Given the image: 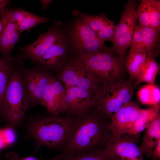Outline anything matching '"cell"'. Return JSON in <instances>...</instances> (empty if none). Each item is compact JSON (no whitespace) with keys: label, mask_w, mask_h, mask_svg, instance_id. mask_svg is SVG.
Wrapping results in <instances>:
<instances>
[{"label":"cell","mask_w":160,"mask_h":160,"mask_svg":"<svg viewBox=\"0 0 160 160\" xmlns=\"http://www.w3.org/2000/svg\"><path fill=\"white\" fill-rule=\"evenodd\" d=\"M76 117L72 137L58 157L74 156L103 148L112 136L111 120L95 109Z\"/></svg>","instance_id":"cell-1"},{"label":"cell","mask_w":160,"mask_h":160,"mask_svg":"<svg viewBox=\"0 0 160 160\" xmlns=\"http://www.w3.org/2000/svg\"><path fill=\"white\" fill-rule=\"evenodd\" d=\"M76 122V117L69 115L38 117L27 125L26 137L34 140L36 151L43 146L62 150L70 140Z\"/></svg>","instance_id":"cell-2"},{"label":"cell","mask_w":160,"mask_h":160,"mask_svg":"<svg viewBox=\"0 0 160 160\" xmlns=\"http://www.w3.org/2000/svg\"><path fill=\"white\" fill-rule=\"evenodd\" d=\"M76 57L95 78L106 84L121 79L125 66L123 60L115 56L109 49Z\"/></svg>","instance_id":"cell-3"},{"label":"cell","mask_w":160,"mask_h":160,"mask_svg":"<svg viewBox=\"0 0 160 160\" xmlns=\"http://www.w3.org/2000/svg\"><path fill=\"white\" fill-rule=\"evenodd\" d=\"M15 68L10 76L4 93L2 113L12 126L21 122L28 106V98L25 85L17 69Z\"/></svg>","instance_id":"cell-4"},{"label":"cell","mask_w":160,"mask_h":160,"mask_svg":"<svg viewBox=\"0 0 160 160\" xmlns=\"http://www.w3.org/2000/svg\"><path fill=\"white\" fill-rule=\"evenodd\" d=\"M131 81L119 79L106 84L96 101L95 108L111 120L112 116L133 95Z\"/></svg>","instance_id":"cell-5"},{"label":"cell","mask_w":160,"mask_h":160,"mask_svg":"<svg viewBox=\"0 0 160 160\" xmlns=\"http://www.w3.org/2000/svg\"><path fill=\"white\" fill-rule=\"evenodd\" d=\"M60 70L58 79L65 84L87 91L97 99L106 84L94 77L77 57L68 60Z\"/></svg>","instance_id":"cell-6"},{"label":"cell","mask_w":160,"mask_h":160,"mask_svg":"<svg viewBox=\"0 0 160 160\" xmlns=\"http://www.w3.org/2000/svg\"><path fill=\"white\" fill-rule=\"evenodd\" d=\"M137 4L134 0L128 1L121 14L119 22L116 25L113 43L109 49L116 52L123 60L125 53L129 47L137 19L136 12Z\"/></svg>","instance_id":"cell-7"},{"label":"cell","mask_w":160,"mask_h":160,"mask_svg":"<svg viewBox=\"0 0 160 160\" xmlns=\"http://www.w3.org/2000/svg\"><path fill=\"white\" fill-rule=\"evenodd\" d=\"M69 36L68 40L77 55L92 54L108 49L95 32L81 19L74 23Z\"/></svg>","instance_id":"cell-8"},{"label":"cell","mask_w":160,"mask_h":160,"mask_svg":"<svg viewBox=\"0 0 160 160\" xmlns=\"http://www.w3.org/2000/svg\"><path fill=\"white\" fill-rule=\"evenodd\" d=\"M138 135L125 134L118 138L111 136L103 151L112 160H145L137 144Z\"/></svg>","instance_id":"cell-9"},{"label":"cell","mask_w":160,"mask_h":160,"mask_svg":"<svg viewBox=\"0 0 160 160\" xmlns=\"http://www.w3.org/2000/svg\"><path fill=\"white\" fill-rule=\"evenodd\" d=\"M61 23L55 21L52 26L28 45L19 48L23 57L37 63L45 52L60 39L65 37Z\"/></svg>","instance_id":"cell-10"},{"label":"cell","mask_w":160,"mask_h":160,"mask_svg":"<svg viewBox=\"0 0 160 160\" xmlns=\"http://www.w3.org/2000/svg\"><path fill=\"white\" fill-rule=\"evenodd\" d=\"M65 109L67 115L77 117L95 108L96 98L78 87L65 84Z\"/></svg>","instance_id":"cell-11"},{"label":"cell","mask_w":160,"mask_h":160,"mask_svg":"<svg viewBox=\"0 0 160 160\" xmlns=\"http://www.w3.org/2000/svg\"><path fill=\"white\" fill-rule=\"evenodd\" d=\"M142 109L131 101L124 104L111 118L112 137L118 138L128 134L139 117Z\"/></svg>","instance_id":"cell-12"},{"label":"cell","mask_w":160,"mask_h":160,"mask_svg":"<svg viewBox=\"0 0 160 160\" xmlns=\"http://www.w3.org/2000/svg\"><path fill=\"white\" fill-rule=\"evenodd\" d=\"M46 70L40 67L22 69L28 99L39 104L46 89L53 78Z\"/></svg>","instance_id":"cell-13"},{"label":"cell","mask_w":160,"mask_h":160,"mask_svg":"<svg viewBox=\"0 0 160 160\" xmlns=\"http://www.w3.org/2000/svg\"><path fill=\"white\" fill-rule=\"evenodd\" d=\"M65 88L58 80L54 77L47 86L40 104L45 107L51 115H59L65 109Z\"/></svg>","instance_id":"cell-14"},{"label":"cell","mask_w":160,"mask_h":160,"mask_svg":"<svg viewBox=\"0 0 160 160\" xmlns=\"http://www.w3.org/2000/svg\"><path fill=\"white\" fill-rule=\"evenodd\" d=\"M73 13L95 31L101 41L113 43L116 26L113 20L108 19L103 13L96 16L89 15L78 10L74 11Z\"/></svg>","instance_id":"cell-15"},{"label":"cell","mask_w":160,"mask_h":160,"mask_svg":"<svg viewBox=\"0 0 160 160\" xmlns=\"http://www.w3.org/2000/svg\"><path fill=\"white\" fill-rule=\"evenodd\" d=\"M0 17L2 26L0 34V54L3 57L8 58L19 41L21 33L17 23L8 16L4 10L0 12Z\"/></svg>","instance_id":"cell-16"},{"label":"cell","mask_w":160,"mask_h":160,"mask_svg":"<svg viewBox=\"0 0 160 160\" xmlns=\"http://www.w3.org/2000/svg\"><path fill=\"white\" fill-rule=\"evenodd\" d=\"M69 41L65 37L59 39L45 52L37 63L47 69L60 70L68 60Z\"/></svg>","instance_id":"cell-17"},{"label":"cell","mask_w":160,"mask_h":160,"mask_svg":"<svg viewBox=\"0 0 160 160\" xmlns=\"http://www.w3.org/2000/svg\"><path fill=\"white\" fill-rule=\"evenodd\" d=\"M139 146L143 155L151 156L152 151L158 140L160 139V116L159 115L146 128Z\"/></svg>","instance_id":"cell-18"},{"label":"cell","mask_w":160,"mask_h":160,"mask_svg":"<svg viewBox=\"0 0 160 160\" xmlns=\"http://www.w3.org/2000/svg\"><path fill=\"white\" fill-rule=\"evenodd\" d=\"M22 60L20 56L16 57H1L0 54V113H1L4 91L14 68Z\"/></svg>","instance_id":"cell-19"},{"label":"cell","mask_w":160,"mask_h":160,"mask_svg":"<svg viewBox=\"0 0 160 160\" xmlns=\"http://www.w3.org/2000/svg\"><path fill=\"white\" fill-rule=\"evenodd\" d=\"M159 70V66L155 58L154 53L148 52L145 65L135 79L134 86L142 82L153 84Z\"/></svg>","instance_id":"cell-20"},{"label":"cell","mask_w":160,"mask_h":160,"mask_svg":"<svg viewBox=\"0 0 160 160\" xmlns=\"http://www.w3.org/2000/svg\"><path fill=\"white\" fill-rule=\"evenodd\" d=\"M148 52H129L125 63V67L131 81L137 77L145 63Z\"/></svg>","instance_id":"cell-21"},{"label":"cell","mask_w":160,"mask_h":160,"mask_svg":"<svg viewBox=\"0 0 160 160\" xmlns=\"http://www.w3.org/2000/svg\"><path fill=\"white\" fill-rule=\"evenodd\" d=\"M159 108L154 107L142 109L139 117L128 134L131 135H139L159 115Z\"/></svg>","instance_id":"cell-22"},{"label":"cell","mask_w":160,"mask_h":160,"mask_svg":"<svg viewBox=\"0 0 160 160\" xmlns=\"http://www.w3.org/2000/svg\"><path fill=\"white\" fill-rule=\"evenodd\" d=\"M137 95L139 101L143 104L159 108L160 89L154 84H148L143 86L138 91Z\"/></svg>","instance_id":"cell-23"},{"label":"cell","mask_w":160,"mask_h":160,"mask_svg":"<svg viewBox=\"0 0 160 160\" xmlns=\"http://www.w3.org/2000/svg\"><path fill=\"white\" fill-rule=\"evenodd\" d=\"M52 160H112L103 152V148L88 151L80 155L63 157L57 156Z\"/></svg>","instance_id":"cell-24"},{"label":"cell","mask_w":160,"mask_h":160,"mask_svg":"<svg viewBox=\"0 0 160 160\" xmlns=\"http://www.w3.org/2000/svg\"><path fill=\"white\" fill-rule=\"evenodd\" d=\"M140 26L143 41L148 52H153V51L159 41V32L150 26Z\"/></svg>","instance_id":"cell-25"},{"label":"cell","mask_w":160,"mask_h":160,"mask_svg":"<svg viewBox=\"0 0 160 160\" xmlns=\"http://www.w3.org/2000/svg\"><path fill=\"white\" fill-rule=\"evenodd\" d=\"M49 20L48 17L39 16L31 13L25 19L17 24L18 29L21 33L25 31H29L39 24H46Z\"/></svg>","instance_id":"cell-26"},{"label":"cell","mask_w":160,"mask_h":160,"mask_svg":"<svg viewBox=\"0 0 160 160\" xmlns=\"http://www.w3.org/2000/svg\"><path fill=\"white\" fill-rule=\"evenodd\" d=\"M17 138L16 133L12 127L0 129V151L14 144Z\"/></svg>","instance_id":"cell-27"},{"label":"cell","mask_w":160,"mask_h":160,"mask_svg":"<svg viewBox=\"0 0 160 160\" xmlns=\"http://www.w3.org/2000/svg\"><path fill=\"white\" fill-rule=\"evenodd\" d=\"M136 12L140 26H150L149 0H141Z\"/></svg>","instance_id":"cell-28"},{"label":"cell","mask_w":160,"mask_h":160,"mask_svg":"<svg viewBox=\"0 0 160 160\" xmlns=\"http://www.w3.org/2000/svg\"><path fill=\"white\" fill-rule=\"evenodd\" d=\"M129 52H146L140 25H136L129 46Z\"/></svg>","instance_id":"cell-29"},{"label":"cell","mask_w":160,"mask_h":160,"mask_svg":"<svg viewBox=\"0 0 160 160\" xmlns=\"http://www.w3.org/2000/svg\"><path fill=\"white\" fill-rule=\"evenodd\" d=\"M150 27L159 32L160 30V1L149 0Z\"/></svg>","instance_id":"cell-30"},{"label":"cell","mask_w":160,"mask_h":160,"mask_svg":"<svg viewBox=\"0 0 160 160\" xmlns=\"http://www.w3.org/2000/svg\"><path fill=\"white\" fill-rule=\"evenodd\" d=\"M4 11L8 16L17 24L24 20L31 13L20 9H11L7 8Z\"/></svg>","instance_id":"cell-31"},{"label":"cell","mask_w":160,"mask_h":160,"mask_svg":"<svg viewBox=\"0 0 160 160\" xmlns=\"http://www.w3.org/2000/svg\"><path fill=\"white\" fill-rule=\"evenodd\" d=\"M153 159L157 160L160 159V139L156 143L151 154V156Z\"/></svg>","instance_id":"cell-32"},{"label":"cell","mask_w":160,"mask_h":160,"mask_svg":"<svg viewBox=\"0 0 160 160\" xmlns=\"http://www.w3.org/2000/svg\"><path fill=\"white\" fill-rule=\"evenodd\" d=\"M53 1L52 0H41L40 1L41 5L42 10L43 11L47 10Z\"/></svg>","instance_id":"cell-33"},{"label":"cell","mask_w":160,"mask_h":160,"mask_svg":"<svg viewBox=\"0 0 160 160\" xmlns=\"http://www.w3.org/2000/svg\"><path fill=\"white\" fill-rule=\"evenodd\" d=\"M11 1L9 0H0V12L4 11L9 4Z\"/></svg>","instance_id":"cell-34"},{"label":"cell","mask_w":160,"mask_h":160,"mask_svg":"<svg viewBox=\"0 0 160 160\" xmlns=\"http://www.w3.org/2000/svg\"><path fill=\"white\" fill-rule=\"evenodd\" d=\"M9 160H41L33 156H28L21 159H10Z\"/></svg>","instance_id":"cell-35"},{"label":"cell","mask_w":160,"mask_h":160,"mask_svg":"<svg viewBox=\"0 0 160 160\" xmlns=\"http://www.w3.org/2000/svg\"><path fill=\"white\" fill-rule=\"evenodd\" d=\"M2 24H1V23L0 20V34L1 33V32L2 31Z\"/></svg>","instance_id":"cell-36"},{"label":"cell","mask_w":160,"mask_h":160,"mask_svg":"<svg viewBox=\"0 0 160 160\" xmlns=\"http://www.w3.org/2000/svg\"><path fill=\"white\" fill-rule=\"evenodd\" d=\"M151 160H157L156 159H152V160L151 159Z\"/></svg>","instance_id":"cell-37"}]
</instances>
